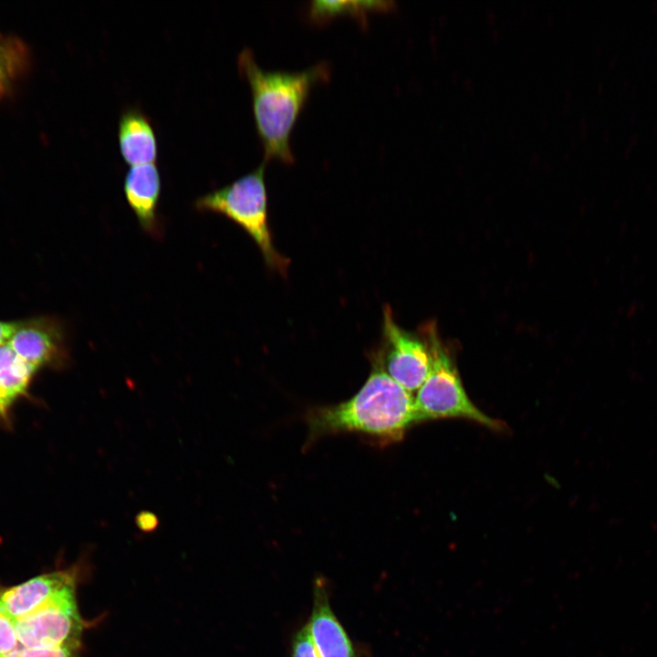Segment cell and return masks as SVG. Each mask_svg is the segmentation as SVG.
<instances>
[{
  "mask_svg": "<svg viewBox=\"0 0 657 657\" xmlns=\"http://www.w3.org/2000/svg\"><path fill=\"white\" fill-rule=\"evenodd\" d=\"M240 75L248 82L252 111L264 150V162H294L290 137L311 89L329 78V68L320 62L300 71L262 68L248 47L237 57Z\"/></svg>",
  "mask_w": 657,
  "mask_h": 657,
  "instance_id": "1",
  "label": "cell"
},
{
  "mask_svg": "<svg viewBox=\"0 0 657 657\" xmlns=\"http://www.w3.org/2000/svg\"><path fill=\"white\" fill-rule=\"evenodd\" d=\"M419 418L412 394L371 360V371L349 400L310 410L308 439L338 433H360L384 442L401 440Z\"/></svg>",
  "mask_w": 657,
  "mask_h": 657,
  "instance_id": "2",
  "label": "cell"
},
{
  "mask_svg": "<svg viewBox=\"0 0 657 657\" xmlns=\"http://www.w3.org/2000/svg\"><path fill=\"white\" fill-rule=\"evenodd\" d=\"M266 162L233 182L197 198L198 211L224 215L242 227L260 250L266 265L285 276L289 259L273 243L268 222Z\"/></svg>",
  "mask_w": 657,
  "mask_h": 657,
  "instance_id": "3",
  "label": "cell"
},
{
  "mask_svg": "<svg viewBox=\"0 0 657 657\" xmlns=\"http://www.w3.org/2000/svg\"><path fill=\"white\" fill-rule=\"evenodd\" d=\"M422 335L428 343L432 364L429 374L414 398L419 422L461 418L489 429L503 430L504 423L482 412L468 397L453 358L441 340L436 327L427 324Z\"/></svg>",
  "mask_w": 657,
  "mask_h": 657,
  "instance_id": "4",
  "label": "cell"
},
{
  "mask_svg": "<svg viewBox=\"0 0 657 657\" xmlns=\"http://www.w3.org/2000/svg\"><path fill=\"white\" fill-rule=\"evenodd\" d=\"M11 618V617H10ZM15 624L16 649L80 650L87 623L76 599V585L70 586L42 606L18 618Z\"/></svg>",
  "mask_w": 657,
  "mask_h": 657,
  "instance_id": "5",
  "label": "cell"
},
{
  "mask_svg": "<svg viewBox=\"0 0 657 657\" xmlns=\"http://www.w3.org/2000/svg\"><path fill=\"white\" fill-rule=\"evenodd\" d=\"M370 360L377 362L393 381L412 393L426 380L432 356L423 336L401 328L391 308L385 306L381 345L371 353Z\"/></svg>",
  "mask_w": 657,
  "mask_h": 657,
  "instance_id": "6",
  "label": "cell"
},
{
  "mask_svg": "<svg viewBox=\"0 0 657 657\" xmlns=\"http://www.w3.org/2000/svg\"><path fill=\"white\" fill-rule=\"evenodd\" d=\"M306 626L318 657H357L351 640L331 608L324 577L314 580L313 605Z\"/></svg>",
  "mask_w": 657,
  "mask_h": 657,
  "instance_id": "7",
  "label": "cell"
},
{
  "mask_svg": "<svg viewBox=\"0 0 657 657\" xmlns=\"http://www.w3.org/2000/svg\"><path fill=\"white\" fill-rule=\"evenodd\" d=\"M77 568L57 570L21 584L0 589V610L18 618L42 606L65 589L77 585Z\"/></svg>",
  "mask_w": 657,
  "mask_h": 657,
  "instance_id": "8",
  "label": "cell"
},
{
  "mask_svg": "<svg viewBox=\"0 0 657 657\" xmlns=\"http://www.w3.org/2000/svg\"><path fill=\"white\" fill-rule=\"evenodd\" d=\"M123 189L141 229L154 238H161L158 205L162 182L157 165L153 162L131 166L125 175Z\"/></svg>",
  "mask_w": 657,
  "mask_h": 657,
  "instance_id": "9",
  "label": "cell"
},
{
  "mask_svg": "<svg viewBox=\"0 0 657 657\" xmlns=\"http://www.w3.org/2000/svg\"><path fill=\"white\" fill-rule=\"evenodd\" d=\"M6 344L36 370L65 359L61 328L50 320L19 323Z\"/></svg>",
  "mask_w": 657,
  "mask_h": 657,
  "instance_id": "10",
  "label": "cell"
},
{
  "mask_svg": "<svg viewBox=\"0 0 657 657\" xmlns=\"http://www.w3.org/2000/svg\"><path fill=\"white\" fill-rule=\"evenodd\" d=\"M118 141L123 160L131 166L153 163L158 143L152 123L138 108L124 110L118 122Z\"/></svg>",
  "mask_w": 657,
  "mask_h": 657,
  "instance_id": "11",
  "label": "cell"
},
{
  "mask_svg": "<svg viewBox=\"0 0 657 657\" xmlns=\"http://www.w3.org/2000/svg\"><path fill=\"white\" fill-rule=\"evenodd\" d=\"M394 3L391 1H313L308 14L315 23H324L338 16L348 14L361 23L367 22L370 12H385L392 9Z\"/></svg>",
  "mask_w": 657,
  "mask_h": 657,
  "instance_id": "12",
  "label": "cell"
},
{
  "mask_svg": "<svg viewBox=\"0 0 657 657\" xmlns=\"http://www.w3.org/2000/svg\"><path fill=\"white\" fill-rule=\"evenodd\" d=\"M35 371L6 342L0 345V387L12 401L26 391Z\"/></svg>",
  "mask_w": 657,
  "mask_h": 657,
  "instance_id": "13",
  "label": "cell"
},
{
  "mask_svg": "<svg viewBox=\"0 0 657 657\" xmlns=\"http://www.w3.org/2000/svg\"><path fill=\"white\" fill-rule=\"evenodd\" d=\"M0 657H80L78 650L70 649H16Z\"/></svg>",
  "mask_w": 657,
  "mask_h": 657,
  "instance_id": "14",
  "label": "cell"
},
{
  "mask_svg": "<svg viewBox=\"0 0 657 657\" xmlns=\"http://www.w3.org/2000/svg\"><path fill=\"white\" fill-rule=\"evenodd\" d=\"M16 633L13 620L0 610V655L16 648Z\"/></svg>",
  "mask_w": 657,
  "mask_h": 657,
  "instance_id": "15",
  "label": "cell"
},
{
  "mask_svg": "<svg viewBox=\"0 0 657 657\" xmlns=\"http://www.w3.org/2000/svg\"><path fill=\"white\" fill-rule=\"evenodd\" d=\"M291 657H318L306 625L293 636Z\"/></svg>",
  "mask_w": 657,
  "mask_h": 657,
  "instance_id": "16",
  "label": "cell"
},
{
  "mask_svg": "<svg viewBox=\"0 0 657 657\" xmlns=\"http://www.w3.org/2000/svg\"><path fill=\"white\" fill-rule=\"evenodd\" d=\"M157 516L149 511L141 512L136 518L138 527L144 532H151L158 526Z\"/></svg>",
  "mask_w": 657,
  "mask_h": 657,
  "instance_id": "17",
  "label": "cell"
},
{
  "mask_svg": "<svg viewBox=\"0 0 657 657\" xmlns=\"http://www.w3.org/2000/svg\"><path fill=\"white\" fill-rule=\"evenodd\" d=\"M7 47H0V94L3 91L10 73V67L7 58L10 57Z\"/></svg>",
  "mask_w": 657,
  "mask_h": 657,
  "instance_id": "18",
  "label": "cell"
},
{
  "mask_svg": "<svg viewBox=\"0 0 657 657\" xmlns=\"http://www.w3.org/2000/svg\"><path fill=\"white\" fill-rule=\"evenodd\" d=\"M19 323L0 321V345L8 341Z\"/></svg>",
  "mask_w": 657,
  "mask_h": 657,
  "instance_id": "19",
  "label": "cell"
}]
</instances>
